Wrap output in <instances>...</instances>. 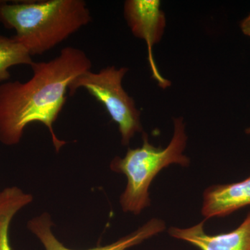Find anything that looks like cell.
<instances>
[{
    "label": "cell",
    "instance_id": "7c38bea8",
    "mask_svg": "<svg viewBox=\"0 0 250 250\" xmlns=\"http://www.w3.org/2000/svg\"><path fill=\"white\" fill-rule=\"evenodd\" d=\"M245 132H246V134L250 135V126H249V127L247 128L246 131H245Z\"/></svg>",
    "mask_w": 250,
    "mask_h": 250
},
{
    "label": "cell",
    "instance_id": "3957f363",
    "mask_svg": "<svg viewBox=\"0 0 250 250\" xmlns=\"http://www.w3.org/2000/svg\"><path fill=\"white\" fill-rule=\"evenodd\" d=\"M173 122V136L167 147L153 146L149 142L147 134L143 131L141 147L129 148L124 157L116 156L111 161V170L124 174L127 179L126 188L120 200L123 211L139 215L150 205L149 187L163 169L172 164L183 167L190 165V159L184 154L188 139L184 118H175Z\"/></svg>",
    "mask_w": 250,
    "mask_h": 250
},
{
    "label": "cell",
    "instance_id": "9c48e42d",
    "mask_svg": "<svg viewBox=\"0 0 250 250\" xmlns=\"http://www.w3.org/2000/svg\"><path fill=\"white\" fill-rule=\"evenodd\" d=\"M32 200L31 195L24 193L18 187L6 188L0 192V250H11L10 224L18 210Z\"/></svg>",
    "mask_w": 250,
    "mask_h": 250
},
{
    "label": "cell",
    "instance_id": "30bf717a",
    "mask_svg": "<svg viewBox=\"0 0 250 250\" xmlns=\"http://www.w3.org/2000/svg\"><path fill=\"white\" fill-rule=\"evenodd\" d=\"M29 52L13 37L0 35V82L11 77L9 67L18 65H31L34 62Z\"/></svg>",
    "mask_w": 250,
    "mask_h": 250
},
{
    "label": "cell",
    "instance_id": "277c9868",
    "mask_svg": "<svg viewBox=\"0 0 250 250\" xmlns=\"http://www.w3.org/2000/svg\"><path fill=\"white\" fill-rule=\"evenodd\" d=\"M128 71L127 67L115 66L105 67L98 72L89 70L72 80L68 87L70 96L83 88L103 104L112 121L118 125L123 146H128L136 133L143 132L141 112L123 86Z\"/></svg>",
    "mask_w": 250,
    "mask_h": 250
},
{
    "label": "cell",
    "instance_id": "8fae6325",
    "mask_svg": "<svg viewBox=\"0 0 250 250\" xmlns=\"http://www.w3.org/2000/svg\"><path fill=\"white\" fill-rule=\"evenodd\" d=\"M240 28L244 35L250 37V14L240 23Z\"/></svg>",
    "mask_w": 250,
    "mask_h": 250
},
{
    "label": "cell",
    "instance_id": "6da1fadb",
    "mask_svg": "<svg viewBox=\"0 0 250 250\" xmlns=\"http://www.w3.org/2000/svg\"><path fill=\"white\" fill-rule=\"evenodd\" d=\"M31 67L33 76L27 82L0 85V142L18 144L24 128L38 122L47 126L59 152L66 142L56 136L54 123L66 102L69 85L90 70L91 61L82 49L67 47L58 57L47 62H34Z\"/></svg>",
    "mask_w": 250,
    "mask_h": 250
},
{
    "label": "cell",
    "instance_id": "7a4b0ae2",
    "mask_svg": "<svg viewBox=\"0 0 250 250\" xmlns=\"http://www.w3.org/2000/svg\"><path fill=\"white\" fill-rule=\"evenodd\" d=\"M91 21L83 0L0 1V22L16 30L13 39L31 56L45 53Z\"/></svg>",
    "mask_w": 250,
    "mask_h": 250
},
{
    "label": "cell",
    "instance_id": "8992f818",
    "mask_svg": "<svg viewBox=\"0 0 250 250\" xmlns=\"http://www.w3.org/2000/svg\"><path fill=\"white\" fill-rule=\"evenodd\" d=\"M50 216L47 213L33 219L27 227L40 240L46 250H75L69 249L58 241L52 233ZM166 229V223L162 220L153 218L127 236L105 246L97 247L85 250H126L131 247L141 244L146 240L159 234Z\"/></svg>",
    "mask_w": 250,
    "mask_h": 250
},
{
    "label": "cell",
    "instance_id": "52a82bcc",
    "mask_svg": "<svg viewBox=\"0 0 250 250\" xmlns=\"http://www.w3.org/2000/svg\"><path fill=\"white\" fill-rule=\"evenodd\" d=\"M206 220L188 228L171 227L168 233L200 250H250V212L243 223L233 231L209 235L204 229Z\"/></svg>",
    "mask_w": 250,
    "mask_h": 250
},
{
    "label": "cell",
    "instance_id": "5b68a950",
    "mask_svg": "<svg viewBox=\"0 0 250 250\" xmlns=\"http://www.w3.org/2000/svg\"><path fill=\"white\" fill-rule=\"evenodd\" d=\"M124 16L135 37L144 40L147 47L148 60L154 80L162 88L170 86V81L161 75L154 62L152 48L159 43L166 27V18L159 0H127Z\"/></svg>",
    "mask_w": 250,
    "mask_h": 250
},
{
    "label": "cell",
    "instance_id": "ba28073f",
    "mask_svg": "<svg viewBox=\"0 0 250 250\" xmlns=\"http://www.w3.org/2000/svg\"><path fill=\"white\" fill-rule=\"evenodd\" d=\"M248 206H250V176L236 183L207 188L201 213L205 220L223 218Z\"/></svg>",
    "mask_w": 250,
    "mask_h": 250
}]
</instances>
